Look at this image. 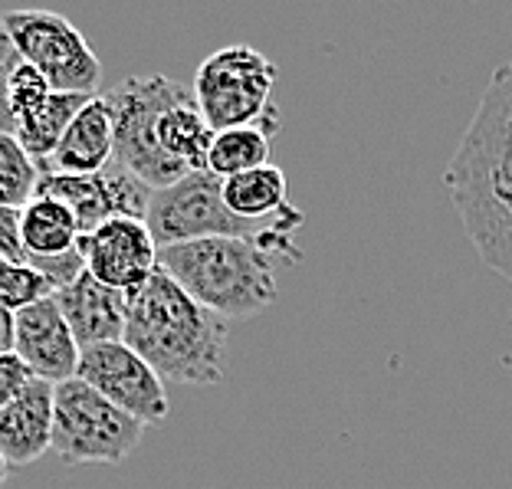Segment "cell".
<instances>
[{"instance_id": "19", "label": "cell", "mask_w": 512, "mask_h": 489, "mask_svg": "<svg viewBox=\"0 0 512 489\" xmlns=\"http://www.w3.org/2000/svg\"><path fill=\"white\" fill-rule=\"evenodd\" d=\"M224 201L243 220H273L293 207V201H289V178L276 165H263L224 181Z\"/></svg>"}, {"instance_id": "24", "label": "cell", "mask_w": 512, "mask_h": 489, "mask_svg": "<svg viewBox=\"0 0 512 489\" xmlns=\"http://www.w3.org/2000/svg\"><path fill=\"white\" fill-rule=\"evenodd\" d=\"M33 381H37V375H33V368L23 362L17 352L0 355V404L14 401L17 394Z\"/></svg>"}, {"instance_id": "10", "label": "cell", "mask_w": 512, "mask_h": 489, "mask_svg": "<svg viewBox=\"0 0 512 489\" xmlns=\"http://www.w3.org/2000/svg\"><path fill=\"white\" fill-rule=\"evenodd\" d=\"M76 378L92 384V388L99 394H106L115 407H122L125 414L138 417L145 427L161 424L171 411L165 378L125 342L83 348Z\"/></svg>"}, {"instance_id": "12", "label": "cell", "mask_w": 512, "mask_h": 489, "mask_svg": "<svg viewBox=\"0 0 512 489\" xmlns=\"http://www.w3.org/2000/svg\"><path fill=\"white\" fill-rule=\"evenodd\" d=\"M14 352L33 368V375L63 384L79 375L83 345L76 342L73 329L60 309V299H46L37 306L17 312V345Z\"/></svg>"}, {"instance_id": "16", "label": "cell", "mask_w": 512, "mask_h": 489, "mask_svg": "<svg viewBox=\"0 0 512 489\" xmlns=\"http://www.w3.org/2000/svg\"><path fill=\"white\" fill-rule=\"evenodd\" d=\"M20 234L23 250H27L23 263L30 266L33 260H56V256L79 250L83 227H79V217L66 204L53 201V197H37L33 204L23 207Z\"/></svg>"}, {"instance_id": "14", "label": "cell", "mask_w": 512, "mask_h": 489, "mask_svg": "<svg viewBox=\"0 0 512 489\" xmlns=\"http://www.w3.org/2000/svg\"><path fill=\"white\" fill-rule=\"evenodd\" d=\"M56 299H60V309L69 322V329H73L76 342L83 348L125 339L128 293H122V289L106 286L102 279H96L86 270Z\"/></svg>"}, {"instance_id": "26", "label": "cell", "mask_w": 512, "mask_h": 489, "mask_svg": "<svg viewBox=\"0 0 512 489\" xmlns=\"http://www.w3.org/2000/svg\"><path fill=\"white\" fill-rule=\"evenodd\" d=\"M14 345H17V312L0 309V348L14 352Z\"/></svg>"}, {"instance_id": "8", "label": "cell", "mask_w": 512, "mask_h": 489, "mask_svg": "<svg viewBox=\"0 0 512 489\" xmlns=\"http://www.w3.org/2000/svg\"><path fill=\"white\" fill-rule=\"evenodd\" d=\"M0 33L14 43L23 63L50 79L56 92L92 96L102 83V63L86 37L53 10H10Z\"/></svg>"}, {"instance_id": "1", "label": "cell", "mask_w": 512, "mask_h": 489, "mask_svg": "<svg viewBox=\"0 0 512 489\" xmlns=\"http://www.w3.org/2000/svg\"><path fill=\"white\" fill-rule=\"evenodd\" d=\"M444 184L480 260L512 283V60L493 69Z\"/></svg>"}, {"instance_id": "5", "label": "cell", "mask_w": 512, "mask_h": 489, "mask_svg": "<svg viewBox=\"0 0 512 489\" xmlns=\"http://www.w3.org/2000/svg\"><path fill=\"white\" fill-rule=\"evenodd\" d=\"M194 89L178 86L174 79L151 73V76H128L119 86H112L106 96V106L112 112L115 128V161L132 174H138L148 188H171L181 178H188V171L161 151L158 142V125L161 115L171 106L191 99Z\"/></svg>"}, {"instance_id": "22", "label": "cell", "mask_w": 512, "mask_h": 489, "mask_svg": "<svg viewBox=\"0 0 512 489\" xmlns=\"http://www.w3.org/2000/svg\"><path fill=\"white\" fill-rule=\"evenodd\" d=\"M60 296V286L50 276L33 270L27 263H4L0 260V302L10 312H23L37 302Z\"/></svg>"}, {"instance_id": "20", "label": "cell", "mask_w": 512, "mask_h": 489, "mask_svg": "<svg viewBox=\"0 0 512 489\" xmlns=\"http://www.w3.org/2000/svg\"><path fill=\"white\" fill-rule=\"evenodd\" d=\"M270 142H273V135L256 125L217 132L207 171H214L217 178L230 181V178H237V174H247V171L270 165Z\"/></svg>"}, {"instance_id": "9", "label": "cell", "mask_w": 512, "mask_h": 489, "mask_svg": "<svg viewBox=\"0 0 512 489\" xmlns=\"http://www.w3.org/2000/svg\"><path fill=\"white\" fill-rule=\"evenodd\" d=\"M37 197H53V201L66 204L79 217L86 237L119 217L145 220L155 188H148L138 174L112 161L109 168L96 174H43Z\"/></svg>"}, {"instance_id": "7", "label": "cell", "mask_w": 512, "mask_h": 489, "mask_svg": "<svg viewBox=\"0 0 512 489\" xmlns=\"http://www.w3.org/2000/svg\"><path fill=\"white\" fill-rule=\"evenodd\" d=\"M145 424L115 407L83 378L56 384L53 450L66 463H115L128 460L142 444Z\"/></svg>"}, {"instance_id": "23", "label": "cell", "mask_w": 512, "mask_h": 489, "mask_svg": "<svg viewBox=\"0 0 512 489\" xmlns=\"http://www.w3.org/2000/svg\"><path fill=\"white\" fill-rule=\"evenodd\" d=\"M4 89H7V122L4 132L10 125H17L23 115H30L33 109H40L46 99L53 96V86L40 69H33L30 63H17L10 73L4 76Z\"/></svg>"}, {"instance_id": "18", "label": "cell", "mask_w": 512, "mask_h": 489, "mask_svg": "<svg viewBox=\"0 0 512 489\" xmlns=\"http://www.w3.org/2000/svg\"><path fill=\"white\" fill-rule=\"evenodd\" d=\"M96 96H79V92H53L40 109H33L30 115H23L17 125L7 128V135H14L17 142L27 148V155L43 165L50 161V155L60 148L63 135L69 132V125L76 122V115L83 112Z\"/></svg>"}, {"instance_id": "2", "label": "cell", "mask_w": 512, "mask_h": 489, "mask_svg": "<svg viewBox=\"0 0 512 489\" xmlns=\"http://www.w3.org/2000/svg\"><path fill=\"white\" fill-rule=\"evenodd\" d=\"M165 381L211 388L224 381L227 322L201 306L171 273L158 266L128 293L125 339Z\"/></svg>"}, {"instance_id": "15", "label": "cell", "mask_w": 512, "mask_h": 489, "mask_svg": "<svg viewBox=\"0 0 512 489\" xmlns=\"http://www.w3.org/2000/svg\"><path fill=\"white\" fill-rule=\"evenodd\" d=\"M115 161V128L106 99L96 96L69 125L60 148L43 161V174H96Z\"/></svg>"}, {"instance_id": "17", "label": "cell", "mask_w": 512, "mask_h": 489, "mask_svg": "<svg viewBox=\"0 0 512 489\" xmlns=\"http://www.w3.org/2000/svg\"><path fill=\"white\" fill-rule=\"evenodd\" d=\"M214 125L207 122V115L197 106V99H184L178 106H171L161 115L158 125V142L161 151L181 165L188 174L194 171H207V161H211V148H214Z\"/></svg>"}, {"instance_id": "3", "label": "cell", "mask_w": 512, "mask_h": 489, "mask_svg": "<svg viewBox=\"0 0 512 489\" xmlns=\"http://www.w3.org/2000/svg\"><path fill=\"white\" fill-rule=\"evenodd\" d=\"M302 220L306 214L296 204L273 220H243L224 201V178H217L214 171H194L171 188L155 191L145 224L158 250L211 237H237L256 240L273 256L299 263L302 250H296L293 234L302 227Z\"/></svg>"}, {"instance_id": "11", "label": "cell", "mask_w": 512, "mask_h": 489, "mask_svg": "<svg viewBox=\"0 0 512 489\" xmlns=\"http://www.w3.org/2000/svg\"><path fill=\"white\" fill-rule=\"evenodd\" d=\"M86 270L112 289L132 293L158 270V243L145 220L119 217L79 240Z\"/></svg>"}, {"instance_id": "13", "label": "cell", "mask_w": 512, "mask_h": 489, "mask_svg": "<svg viewBox=\"0 0 512 489\" xmlns=\"http://www.w3.org/2000/svg\"><path fill=\"white\" fill-rule=\"evenodd\" d=\"M56 384L37 378L14 401L0 404V457L4 467H30L53 450Z\"/></svg>"}, {"instance_id": "6", "label": "cell", "mask_w": 512, "mask_h": 489, "mask_svg": "<svg viewBox=\"0 0 512 489\" xmlns=\"http://www.w3.org/2000/svg\"><path fill=\"white\" fill-rule=\"evenodd\" d=\"M276 66L247 43L224 46L197 66L194 99L214 132L227 128H266L279 132V109L273 102Z\"/></svg>"}, {"instance_id": "4", "label": "cell", "mask_w": 512, "mask_h": 489, "mask_svg": "<svg viewBox=\"0 0 512 489\" xmlns=\"http://www.w3.org/2000/svg\"><path fill=\"white\" fill-rule=\"evenodd\" d=\"M276 256L256 240L211 237L158 250V266L224 319H253L276 302Z\"/></svg>"}, {"instance_id": "25", "label": "cell", "mask_w": 512, "mask_h": 489, "mask_svg": "<svg viewBox=\"0 0 512 489\" xmlns=\"http://www.w3.org/2000/svg\"><path fill=\"white\" fill-rule=\"evenodd\" d=\"M23 211L17 207H0V260L4 263H23V234H20Z\"/></svg>"}, {"instance_id": "21", "label": "cell", "mask_w": 512, "mask_h": 489, "mask_svg": "<svg viewBox=\"0 0 512 489\" xmlns=\"http://www.w3.org/2000/svg\"><path fill=\"white\" fill-rule=\"evenodd\" d=\"M43 168L27 155L14 135H0V204L23 211L27 204L37 201Z\"/></svg>"}]
</instances>
